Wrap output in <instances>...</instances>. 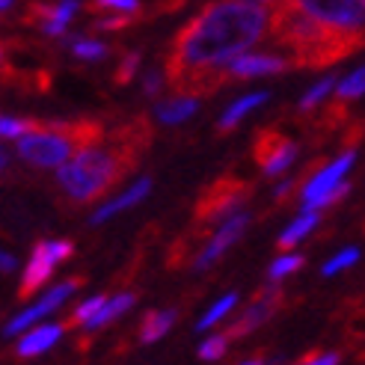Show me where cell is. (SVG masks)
Segmentation results:
<instances>
[{"instance_id": "1", "label": "cell", "mask_w": 365, "mask_h": 365, "mask_svg": "<svg viewBox=\"0 0 365 365\" xmlns=\"http://www.w3.org/2000/svg\"><path fill=\"white\" fill-rule=\"evenodd\" d=\"M270 15L244 0L205 4L181 27L163 57V78L178 96L205 98L229 86L223 68L267 33Z\"/></svg>"}, {"instance_id": "2", "label": "cell", "mask_w": 365, "mask_h": 365, "mask_svg": "<svg viewBox=\"0 0 365 365\" xmlns=\"http://www.w3.org/2000/svg\"><path fill=\"white\" fill-rule=\"evenodd\" d=\"M152 140H155V128L149 116L140 113L128 122H119L110 134V143L89 145L57 173V185L63 196L71 205H89L107 196L113 187H119V181L128 173L140 167Z\"/></svg>"}, {"instance_id": "3", "label": "cell", "mask_w": 365, "mask_h": 365, "mask_svg": "<svg viewBox=\"0 0 365 365\" xmlns=\"http://www.w3.org/2000/svg\"><path fill=\"white\" fill-rule=\"evenodd\" d=\"M270 39L291 51L294 68H330L365 48V33L330 30L309 18L294 0H279L267 21Z\"/></svg>"}, {"instance_id": "4", "label": "cell", "mask_w": 365, "mask_h": 365, "mask_svg": "<svg viewBox=\"0 0 365 365\" xmlns=\"http://www.w3.org/2000/svg\"><path fill=\"white\" fill-rule=\"evenodd\" d=\"M101 137H104V122L98 116L68 119V122H36L33 131L18 137V155L30 167L51 170L66 163L71 155L96 145Z\"/></svg>"}, {"instance_id": "5", "label": "cell", "mask_w": 365, "mask_h": 365, "mask_svg": "<svg viewBox=\"0 0 365 365\" xmlns=\"http://www.w3.org/2000/svg\"><path fill=\"white\" fill-rule=\"evenodd\" d=\"M252 193H255L252 181L235 175V173H223L220 178H214L211 185L199 193L196 205H193V220H190L187 238L190 241L202 238V235L211 232V226L226 223L229 217L244 211V205L252 199Z\"/></svg>"}, {"instance_id": "6", "label": "cell", "mask_w": 365, "mask_h": 365, "mask_svg": "<svg viewBox=\"0 0 365 365\" xmlns=\"http://www.w3.org/2000/svg\"><path fill=\"white\" fill-rule=\"evenodd\" d=\"M252 160H255V167L262 170V175L267 178H277L282 175L291 163L297 160V143L291 140L282 128L277 125H264L255 131L252 137Z\"/></svg>"}, {"instance_id": "7", "label": "cell", "mask_w": 365, "mask_h": 365, "mask_svg": "<svg viewBox=\"0 0 365 365\" xmlns=\"http://www.w3.org/2000/svg\"><path fill=\"white\" fill-rule=\"evenodd\" d=\"M318 24L344 33H365V0H294Z\"/></svg>"}, {"instance_id": "8", "label": "cell", "mask_w": 365, "mask_h": 365, "mask_svg": "<svg viewBox=\"0 0 365 365\" xmlns=\"http://www.w3.org/2000/svg\"><path fill=\"white\" fill-rule=\"evenodd\" d=\"M71 252H75V244H71V241H39V244H36L30 262L24 267L21 285H18V297H21V300L33 297L36 291H39L51 279L53 267H57L60 262H66Z\"/></svg>"}, {"instance_id": "9", "label": "cell", "mask_w": 365, "mask_h": 365, "mask_svg": "<svg viewBox=\"0 0 365 365\" xmlns=\"http://www.w3.org/2000/svg\"><path fill=\"white\" fill-rule=\"evenodd\" d=\"M354 160H356V152H354V149H344L333 163H321V167L306 178V185L300 187L303 211H315L321 199L330 193V190H336L341 181H344V175H348V170H351Z\"/></svg>"}, {"instance_id": "10", "label": "cell", "mask_w": 365, "mask_h": 365, "mask_svg": "<svg viewBox=\"0 0 365 365\" xmlns=\"http://www.w3.org/2000/svg\"><path fill=\"white\" fill-rule=\"evenodd\" d=\"M285 306V294H282V288H277V285H267V288H262L259 294L252 297V303L241 312V318L235 321L229 330H226V336L229 339H244V336H250L252 330H259L262 324H267L273 315L279 312V309Z\"/></svg>"}, {"instance_id": "11", "label": "cell", "mask_w": 365, "mask_h": 365, "mask_svg": "<svg viewBox=\"0 0 365 365\" xmlns=\"http://www.w3.org/2000/svg\"><path fill=\"white\" fill-rule=\"evenodd\" d=\"M78 12V0H60V4H45V0H30L21 12V21L27 27H39L48 36H63L71 15Z\"/></svg>"}, {"instance_id": "12", "label": "cell", "mask_w": 365, "mask_h": 365, "mask_svg": "<svg viewBox=\"0 0 365 365\" xmlns=\"http://www.w3.org/2000/svg\"><path fill=\"white\" fill-rule=\"evenodd\" d=\"M250 220H252V217H250L247 211H238L235 217H229L226 223H220V229H217L214 235H208V244L199 250V255L193 259V267H196V270H205V267H211L217 259H223V252L244 238Z\"/></svg>"}, {"instance_id": "13", "label": "cell", "mask_w": 365, "mask_h": 365, "mask_svg": "<svg viewBox=\"0 0 365 365\" xmlns=\"http://www.w3.org/2000/svg\"><path fill=\"white\" fill-rule=\"evenodd\" d=\"M288 68H294V63L288 57H279V53H241V57L226 63L223 75L229 83H235V81H250V78L282 75Z\"/></svg>"}, {"instance_id": "14", "label": "cell", "mask_w": 365, "mask_h": 365, "mask_svg": "<svg viewBox=\"0 0 365 365\" xmlns=\"http://www.w3.org/2000/svg\"><path fill=\"white\" fill-rule=\"evenodd\" d=\"M81 282H83V279H66V282H60V285H53L39 303H36V306H27L24 312H18V315L6 324V336H21L30 324L42 321L45 315H51V312H53V309H60V306H63V303H66V300H68V297L81 288Z\"/></svg>"}, {"instance_id": "15", "label": "cell", "mask_w": 365, "mask_h": 365, "mask_svg": "<svg viewBox=\"0 0 365 365\" xmlns=\"http://www.w3.org/2000/svg\"><path fill=\"white\" fill-rule=\"evenodd\" d=\"M66 327L63 324H39L33 327V330H24L21 339H18V356H39L45 351H51L53 344L60 341Z\"/></svg>"}, {"instance_id": "16", "label": "cell", "mask_w": 365, "mask_h": 365, "mask_svg": "<svg viewBox=\"0 0 365 365\" xmlns=\"http://www.w3.org/2000/svg\"><path fill=\"white\" fill-rule=\"evenodd\" d=\"M149 190H152V178H140L134 187H128L122 196H116V199H110L107 205H101L96 214H93V223H104V220H110V217H116V214H122V211H128V208H134L137 202H143L145 196H149Z\"/></svg>"}, {"instance_id": "17", "label": "cell", "mask_w": 365, "mask_h": 365, "mask_svg": "<svg viewBox=\"0 0 365 365\" xmlns=\"http://www.w3.org/2000/svg\"><path fill=\"white\" fill-rule=\"evenodd\" d=\"M267 101V93H252V96H244V98H238L235 101L229 110L220 116V122H217V134L220 137H226V134H232L235 128L241 125V119L247 116V113H252L255 107H262Z\"/></svg>"}, {"instance_id": "18", "label": "cell", "mask_w": 365, "mask_h": 365, "mask_svg": "<svg viewBox=\"0 0 365 365\" xmlns=\"http://www.w3.org/2000/svg\"><path fill=\"white\" fill-rule=\"evenodd\" d=\"M175 318H178L175 309H155V312H149V315L143 318V324H140V341L143 344H152V341L163 339V336L173 330Z\"/></svg>"}, {"instance_id": "19", "label": "cell", "mask_w": 365, "mask_h": 365, "mask_svg": "<svg viewBox=\"0 0 365 365\" xmlns=\"http://www.w3.org/2000/svg\"><path fill=\"white\" fill-rule=\"evenodd\" d=\"M134 300H137V294L134 291H125V294H116V297H107L104 300V306L98 309V315L86 324V330H101V327H107V324H113L116 318H122L128 309L134 306Z\"/></svg>"}, {"instance_id": "20", "label": "cell", "mask_w": 365, "mask_h": 365, "mask_svg": "<svg viewBox=\"0 0 365 365\" xmlns=\"http://www.w3.org/2000/svg\"><path fill=\"white\" fill-rule=\"evenodd\" d=\"M321 223V211H303L300 217H297V220L294 223H291L282 235H279V241H277V247L285 252V250H291V247H297L303 238H306V235L309 232H312L315 226Z\"/></svg>"}, {"instance_id": "21", "label": "cell", "mask_w": 365, "mask_h": 365, "mask_svg": "<svg viewBox=\"0 0 365 365\" xmlns=\"http://www.w3.org/2000/svg\"><path fill=\"white\" fill-rule=\"evenodd\" d=\"M196 110H199V98L178 96V98H170V101L158 104V119L167 122V125H178V122H185L187 116H193Z\"/></svg>"}, {"instance_id": "22", "label": "cell", "mask_w": 365, "mask_h": 365, "mask_svg": "<svg viewBox=\"0 0 365 365\" xmlns=\"http://www.w3.org/2000/svg\"><path fill=\"white\" fill-rule=\"evenodd\" d=\"M145 12H107V15H96L93 18V30H128V27H134L137 21H143Z\"/></svg>"}, {"instance_id": "23", "label": "cell", "mask_w": 365, "mask_h": 365, "mask_svg": "<svg viewBox=\"0 0 365 365\" xmlns=\"http://www.w3.org/2000/svg\"><path fill=\"white\" fill-rule=\"evenodd\" d=\"M336 78H324V81H318L312 89H309V93L300 98V104H297V116H306V113H312V110H318V107L324 104V98L333 93L336 89Z\"/></svg>"}, {"instance_id": "24", "label": "cell", "mask_w": 365, "mask_h": 365, "mask_svg": "<svg viewBox=\"0 0 365 365\" xmlns=\"http://www.w3.org/2000/svg\"><path fill=\"white\" fill-rule=\"evenodd\" d=\"M362 96H365V66L356 68L354 75H348L344 81L336 83V98L344 101V104H351V101H356V98H362Z\"/></svg>"}, {"instance_id": "25", "label": "cell", "mask_w": 365, "mask_h": 365, "mask_svg": "<svg viewBox=\"0 0 365 365\" xmlns=\"http://www.w3.org/2000/svg\"><path fill=\"white\" fill-rule=\"evenodd\" d=\"M83 9L89 15H107V12H140V0H89L83 4Z\"/></svg>"}, {"instance_id": "26", "label": "cell", "mask_w": 365, "mask_h": 365, "mask_svg": "<svg viewBox=\"0 0 365 365\" xmlns=\"http://www.w3.org/2000/svg\"><path fill=\"white\" fill-rule=\"evenodd\" d=\"M235 303H238V294H226V297H220V300H217V303L208 309V312L202 315V321H199L196 327H199V330H211L217 321H223V318L232 312Z\"/></svg>"}, {"instance_id": "27", "label": "cell", "mask_w": 365, "mask_h": 365, "mask_svg": "<svg viewBox=\"0 0 365 365\" xmlns=\"http://www.w3.org/2000/svg\"><path fill=\"white\" fill-rule=\"evenodd\" d=\"M303 264H306V259H303V255H294V252H291V255H279V259L270 264L267 277H270V282H279V279L291 277V273H297Z\"/></svg>"}, {"instance_id": "28", "label": "cell", "mask_w": 365, "mask_h": 365, "mask_svg": "<svg viewBox=\"0 0 365 365\" xmlns=\"http://www.w3.org/2000/svg\"><path fill=\"white\" fill-rule=\"evenodd\" d=\"M71 53L78 60H104V57H110V48L96 39H75L71 42Z\"/></svg>"}, {"instance_id": "29", "label": "cell", "mask_w": 365, "mask_h": 365, "mask_svg": "<svg viewBox=\"0 0 365 365\" xmlns=\"http://www.w3.org/2000/svg\"><path fill=\"white\" fill-rule=\"evenodd\" d=\"M229 336L226 333H217L211 339H205L202 344H199V359H205V362H214V359H220L226 351H229Z\"/></svg>"}, {"instance_id": "30", "label": "cell", "mask_w": 365, "mask_h": 365, "mask_svg": "<svg viewBox=\"0 0 365 365\" xmlns=\"http://www.w3.org/2000/svg\"><path fill=\"white\" fill-rule=\"evenodd\" d=\"M140 66H143V57H140L137 51L125 53V57H122V63H119V68H116V75H113V83H116V86L131 83V81H134V75L140 71Z\"/></svg>"}, {"instance_id": "31", "label": "cell", "mask_w": 365, "mask_h": 365, "mask_svg": "<svg viewBox=\"0 0 365 365\" xmlns=\"http://www.w3.org/2000/svg\"><path fill=\"white\" fill-rule=\"evenodd\" d=\"M104 300L107 297H89V300H83L78 309H75V312H71V318H68V324H75V327H86L89 321H93L96 315H98V309L104 306Z\"/></svg>"}, {"instance_id": "32", "label": "cell", "mask_w": 365, "mask_h": 365, "mask_svg": "<svg viewBox=\"0 0 365 365\" xmlns=\"http://www.w3.org/2000/svg\"><path fill=\"white\" fill-rule=\"evenodd\" d=\"M36 128V119H18V116H0V137H24Z\"/></svg>"}, {"instance_id": "33", "label": "cell", "mask_w": 365, "mask_h": 365, "mask_svg": "<svg viewBox=\"0 0 365 365\" xmlns=\"http://www.w3.org/2000/svg\"><path fill=\"white\" fill-rule=\"evenodd\" d=\"M356 262H359V250H356V247L341 250L339 255H333V259L324 264V270H321V273H324V277H336L339 270H348V267H351V264H356Z\"/></svg>"}, {"instance_id": "34", "label": "cell", "mask_w": 365, "mask_h": 365, "mask_svg": "<svg viewBox=\"0 0 365 365\" xmlns=\"http://www.w3.org/2000/svg\"><path fill=\"white\" fill-rule=\"evenodd\" d=\"M163 83H167L163 71L160 68H149V71H145V81H143V93L149 98H158L163 93Z\"/></svg>"}, {"instance_id": "35", "label": "cell", "mask_w": 365, "mask_h": 365, "mask_svg": "<svg viewBox=\"0 0 365 365\" xmlns=\"http://www.w3.org/2000/svg\"><path fill=\"white\" fill-rule=\"evenodd\" d=\"M341 362V356L339 354H309L303 362H297V365H339Z\"/></svg>"}, {"instance_id": "36", "label": "cell", "mask_w": 365, "mask_h": 365, "mask_svg": "<svg viewBox=\"0 0 365 365\" xmlns=\"http://www.w3.org/2000/svg\"><path fill=\"white\" fill-rule=\"evenodd\" d=\"M0 270H4V273L15 270V255L12 252H0Z\"/></svg>"}, {"instance_id": "37", "label": "cell", "mask_w": 365, "mask_h": 365, "mask_svg": "<svg viewBox=\"0 0 365 365\" xmlns=\"http://www.w3.org/2000/svg\"><path fill=\"white\" fill-rule=\"evenodd\" d=\"M6 163H9V152L0 145V175H4V170H6Z\"/></svg>"}, {"instance_id": "38", "label": "cell", "mask_w": 365, "mask_h": 365, "mask_svg": "<svg viewBox=\"0 0 365 365\" xmlns=\"http://www.w3.org/2000/svg\"><path fill=\"white\" fill-rule=\"evenodd\" d=\"M238 365H267V359H264V356H250V359H244V362H238Z\"/></svg>"}, {"instance_id": "39", "label": "cell", "mask_w": 365, "mask_h": 365, "mask_svg": "<svg viewBox=\"0 0 365 365\" xmlns=\"http://www.w3.org/2000/svg\"><path fill=\"white\" fill-rule=\"evenodd\" d=\"M6 53H9V51H6V42L0 39V68H4V63H6Z\"/></svg>"}, {"instance_id": "40", "label": "cell", "mask_w": 365, "mask_h": 365, "mask_svg": "<svg viewBox=\"0 0 365 365\" xmlns=\"http://www.w3.org/2000/svg\"><path fill=\"white\" fill-rule=\"evenodd\" d=\"M12 6V0H0V12H6Z\"/></svg>"}, {"instance_id": "41", "label": "cell", "mask_w": 365, "mask_h": 365, "mask_svg": "<svg viewBox=\"0 0 365 365\" xmlns=\"http://www.w3.org/2000/svg\"><path fill=\"white\" fill-rule=\"evenodd\" d=\"M244 4H255V6H262V4H273V0H244Z\"/></svg>"}]
</instances>
